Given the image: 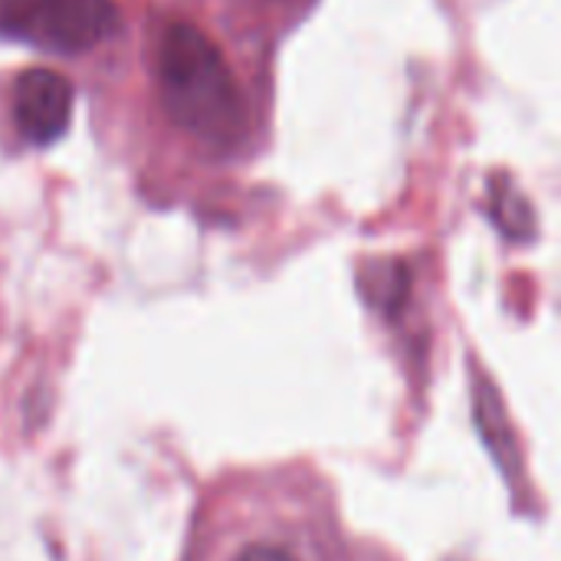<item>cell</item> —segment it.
I'll use <instances>...</instances> for the list:
<instances>
[{
	"label": "cell",
	"mask_w": 561,
	"mask_h": 561,
	"mask_svg": "<svg viewBox=\"0 0 561 561\" xmlns=\"http://www.w3.org/2000/svg\"><path fill=\"white\" fill-rule=\"evenodd\" d=\"M220 561H309V556L286 536H247L230 546Z\"/></svg>",
	"instance_id": "4"
},
{
	"label": "cell",
	"mask_w": 561,
	"mask_h": 561,
	"mask_svg": "<svg viewBox=\"0 0 561 561\" xmlns=\"http://www.w3.org/2000/svg\"><path fill=\"white\" fill-rule=\"evenodd\" d=\"M158 92L168 118L210 148H230L247 135V99L227 56L187 20L161 30Z\"/></svg>",
	"instance_id": "1"
},
{
	"label": "cell",
	"mask_w": 561,
	"mask_h": 561,
	"mask_svg": "<svg viewBox=\"0 0 561 561\" xmlns=\"http://www.w3.org/2000/svg\"><path fill=\"white\" fill-rule=\"evenodd\" d=\"M76 108L72 82L56 69H23L10 92L13 125L30 145H53L66 135Z\"/></svg>",
	"instance_id": "3"
},
{
	"label": "cell",
	"mask_w": 561,
	"mask_h": 561,
	"mask_svg": "<svg viewBox=\"0 0 561 561\" xmlns=\"http://www.w3.org/2000/svg\"><path fill=\"white\" fill-rule=\"evenodd\" d=\"M493 210L506 233L526 237L533 230V210L513 184H493Z\"/></svg>",
	"instance_id": "5"
},
{
	"label": "cell",
	"mask_w": 561,
	"mask_h": 561,
	"mask_svg": "<svg viewBox=\"0 0 561 561\" xmlns=\"http://www.w3.org/2000/svg\"><path fill=\"white\" fill-rule=\"evenodd\" d=\"M115 30L112 0H0V36L43 53H85Z\"/></svg>",
	"instance_id": "2"
}]
</instances>
